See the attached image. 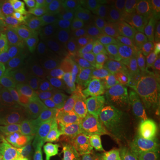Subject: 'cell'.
<instances>
[{"mask_svg": "<svg viewBox=\"0 0 160 160\" xmlns=\"http://www.w3.org/2000/svg\"><path fill=\"white\" fill-rule=\"evenodd\" d=\"M49 133L58 148L69 150L84 158H91L94 151L92 142L83 133L74 110L62 109L53 116L50 123Z\"/></svg>", "mask_w": 160, "mask_h": 160, "instance_id": "6da1fadb", "label": "cell"}, {"mask_svg": "<svg viewBox=\"0 0 160 160\" xmlns=\"http://www.w3.org/2000/svg\"><path fill=\"white\" fill-rule=\"evenodd\" d=\"M87 83L103 102L120 114L127 117L137 111L131 95L107 76L87 81Z\"/></svg>", "mask_w": 160, "mask_h": 160, "instance_id": "7a4b0ae2", "label": "cell"}, {"mask_svg": "<svg viewBox=\"0 0 160 160\" xmlns=\"http://www.w3.org/2000/svg\"><path fill=\"white\" fill-rule=\"evenodd\" d=\"M55 110L56 106L52 101L42 109L21 118L10 130L12 140L16 142L27 141L46 133Z\"/></svg>", "mask_w": 160, "mask_h": 160, "instance_id": "3957f363", "label": "cell"}, {"mask_svg": "<svg viewBox=\"0 0 160 160\" xmlns=\"http://www.w3.org/2000/svg\"><path fill=\"white\" fill-rule=\"evenodd\" d=\"M11 69L18 92H50V84L44 79L35 69L26 54L12 52L9 57Z\"/></svg>", "mask_w": 160, "mask_h": 160, "instance_id": "277c9868", "label": "cell"}, {"mask_svg": "<svg viewBox=\"0 0 160 160\" xmlns=\"http://www.w3.org/2000/svg\"><path fill=\"white\" fill-rule=\"evenodd\" d=\"M73 108L78 117L82 116H122L104 103L92 91L89 84L81 80L73 93Z\"/></svg>", "mask_w": 160, "mask_h": 160, "instance_id": "5b68a950", "label": "cell"}, {"mask_svg": "<svg viewBox=\"0 0 160 160\" xmlns=\"http://www.w3.org/2000/svg\"><path fill=\"white\" fill-rule=\"evenodd\" d=\"M125 118L126 117L122 116L78 117V124L83 133L92 142L118 135Z\"/></svg>", "mask_w": 160, "mask_h": 160, "instance_id": "8992f818", "label": "cell"}, {"mask_svg": "<svg viewBox=\"0 0 160 160\" xmlns=\"http://www.w3.org/2000/svg\"><path fill=\"white\" fill-rule=\"evenodd\" d=\"M115 58L110 47L92 50L83 53L76 62V66L82 80L87 82L105 76Z\"/></svg>", "mask_w": 160, "mask_h": 160, "instance_id": "52a82bcc", "label": "cell"}, {"mask_svg": "<svg viewBox=\"0 0 160 160\" xmlns=\"http://www.w3.org/2000/svg\"><path fill=\"white\" fill-rule=\"evenodd\" d=\"M142 74V62L141 58H115L105 76L131 95L132 87Z\"/></svg>", "mask_w": 160, "mask_h": 160, "instance_id": "ba28073f", "label": "cell"}, {"mask_svg": "<svg viewBox=\"0 0 160 160\" xmlns=\"http://www.w3.org/2000/svg\"><path fill=\"white\" fill-rule=\"evenodd\" d=\"M26 55L40 76L48 83L65 71L77 69L76 62L63 60L54 52L45 48Z\"/></svg>", "mask_w": 160, "mask_h": 160, "instance_id": "9c48e42d", "label": "cell"}, {"mask_svg": "<svg viewBox=\"0 0 160 160\" xmlns=\"http://www.w3.org/2000/svg\"><path fill=\"white\" fill-rule=\"evenodd\" d=\"M46 47L63 60L73 62L86 52L85 46L78 35L67 32L59 27L55 29L53 38Z\"/></svg>", "mask_w": 160, "mask_h": 160, "instance_id": "30bf717a", "label": "cell"}, {"mask_svg": "<svg viewBox=\"0 0 160 160\" xmlns=\"http://www.w3.org/2000/svg\"><path fill=\"white\" fill-rule=\"evenodd\" d=\"M28 160H55L58 146L48 132L27 141H12Z\"/></svg>", "mask_w": 160, "mask_h": 160, "instance_id": "8fae6325", "label": "cell"}, {"mask_svg": "<svg viewBox=\"0 0 160 160\" xmlns=\"http://www.w3.org/2000/svg\"><path fill=\"white\" fill-rule=\"evenodd\" d=\"M93 27L106 30L117 29L126 17L124 1L106 0L103 6L91 15Z\"/></svg>", "mask_w": 160, "mask_h": 160, "instance_id": "7c38bea8", "label": "cell"}, {"mask_svg": "<svg viewBox=\"0 0 160 160\" xmlns=\"http://www.w3.org/2000/svg\"><path fill=\"white\" fill-rule=\"evenodd\" d=\"M78 83L77 69L65 71L49 82L51 91L57 102L62 107L69 105Z\"/></svg>", "mask_w": 160, "mask_h": 160, "instance_id": "4fadbf2b", "label": "cell"}, {"mask_svg": "<svg viewBox=\"0 0 160 160\" xmlns=\"http://www.w3.org/2000/svg\"><path fill=\"white\" fill-rule=\"evenodd\" d=\"M124 11L126 18L131 22H150V21L160 12L159 1H124Z\"/></svg>", "mask_w": 160, "mask_h": 160, "instance_id": "5bb4252c", "label": "cell"}, {"mask_svg": "<svg viewBox=\"0 0 160 160\" xmlns=\"http://www.w3.org/2000/svg\"><path fill=\"white\" fill-rule=\"evenodd\" d=\"M0 17L11 33L23 31L29 24L25 12L16 0L0 1Z\"/></svg>", "mask_w": 160, "mask_h": 160, "instance_id": "9a60e30c", "label": "cell"}, {"mask_svg": "<svg viewBox=\"0 0 160 160\" xmlns=\"http://www.w3.org/2000/svg\"><path fill=\"white\" fill-rule=\"evenodd\" d=\"M131 97L135 103L137 111L146 112L153 110L157 101L152 78L142 74L132 87Z\"/></svg>", "mask_w": 160, "mask_h": 160, "instance_id": "2e32d148", "label": "cell"}, {"mask_svg": "<svg viewBox=\"0 0 160 160\" xmlns=\"http://www.w3.org/2000/svg\"><path fill=\"white\" fill-rule=\"evenodd\" d=\"M51 96V91H21L18 92L14 103L21 118H23L52 102L53 100Z\"/></svg>", "mask_w": 160, "mask_h": 160, "instance_id": "e0dca14e", "label": "cell"}, {"mask_svg": "<svg viewBox=\"0 0 160 160\" xmlns=\"http://www.w3.org/2000/svg\"><path fill=\"white\" fill-rule=\"evenodd\" d=\"M19 3L30 24L38 25L47 30H53L58 27L56 23L51 20L47 4L38 0H20Z\"/></svg>", "mask_w": 160, "mask_h": 160, "instance_id": "ac0fdd59", "label": "cell"}, {"mask_svg": "<svg viewBox=\"0 0 160 160\" xmlns=\"http://www.w3.org/2000/svg\"><path fill=\"white\" fill-rule=\"evenodd\" d=\"M146 120L138 111L127 116L120 127L118 135L123 138L129 146L142 145L145 134Z\"/></svg>", "mask_w": 160, "mask_h": 160, "instance_id": "d6986e66", "label": "cell"}, {"mask_svg": "<svg viewBox=\"0 0 160 160\" xmlns=\"http://www.w3.org/2000/svg\"><path fill=\"white\" fill-rule=\"evenodd\" d=\"M78 35L79 38L85 46L86 52L92 50L110 47L117 39L114 30H106L92 27Z\"/></svg>", "mask_w": 160, "mask_h": 160, "instance_id": "ffe728a7", "label": "cell"}, {"mask_svg": "<svg viewBox=\"0 0 160 160\" xmlns=\"http://www.w3.org/2000/svg\"><path fill=\"white\" fill-rule=\"evenodd\" d=\"M92 145L94 151L123 159H125L126 151L129 148V144L118 134L99 142H94Z\"/></svg>", "mask_w": 160, "mask_h": 160, "instance_id": "44dd1931", "label": "cell"}, {"mask_svg": "<svg viewBox=\"0 0 160 160\" xmlns=\"http://www.w3.org/2000/svg\"><path fill=\"white\" fill-rule=\"evenodd\" d=\"M18 89L9 65L0 72V108L15 102Z\"/></svg>", "mask_w": 160, "mask_h": 160, "instance_id": "7402d4cb", "label": "cell"}, {"mask_svg": "<svg viewBox=\"0 0 160 160\" xmlns=\"http://www.w3.org/2000/svg\"><path fill=\"white\" fill-rule=\"evenodd\" d=\"M149 22H133L126 17L114 32L118 38L144 41L149 36Z\"/></svg>", "mask_w": 160, "mask_h": 160, "instance_id": "603a6c76", "label": "cell"}, {"mask_svg": "<svg viewBox=\"0 0 160 160\" xmlns=\"http://www.w3.org/2000/svg\"><path fill=\"white\" fill-rule=\"evenodd\" d=\"M8 44L11 47L12 53L17 52L22 54H31L45 48L24 31L11 33Z\"/></svg>", "mask_w": 160, "mask_h": 160, "instance_id": "cb8c5ba5", "label": "cell"}, {"mask_svg": "<svg viewBox=\"0 0 160 160\" xmlns=\"http://www.w3.org/2000/svg\"><path fill=\"white\" fill-rule=\"evenodd\" d=\"M144 41L117 38L110 46L114 52L115 57L122 59L141 58V52Z\"/></svg>", "mask_w": 160, "mask_h": 160, "instance_id": "d4e9b609", "label": "cell"}, {"mask_svg": "<svg viewBox=\"0 0 160 160\" xmlns=\"http://www.w3.org/2000/svg\"><path fill=\"white\" fill-rule=\"evenodd\" d=\"M56 25L59 28L69 30L74 34H80L93 27L91 15H68L60 17L57 20Z\"/></svg>", "mask_w": 160, "mask_h": 160, "instance_id": "484cf974", "label": "cell"}, {"mask_svg": "<svg viewBox=\"0 0 160 160\" xmlns=\"http://www.w3.org/2000/svg\"><path fill=\"white\" fill-rule=\"evenodd\" d=\"M158 141H159L158 132L146 121L145 134L142 144L143 160H152L155 149L158 144Z\"/></svg>", "mask_w": 160, "mask_h": 160, "instance_id": "4316f807", "label": "cell"}, {"mask_svg": "<svg viewBox=\"0 0 160 160\" xmlns=\"http://www.w3.org/2000/svg\"><path fill=\"white\" fill-rule=\"evenodd\" d=\"M160 57V39L149 35L144 40L141 52V60L143 63L149 62Z\"/></svg>", "mask_w": 160, "mask_h": 160, "instance_id": "83f0119b", "label": "cell"}, {"mask_svg": "<svg viewBox=\"0 0 160 160\" xmlns=\"http://www.w3.org/2000/svg\"><path fill=\"white\" fill-rule=\"evenodd\" d=\"M54 30L55 29L47 30L38 25H34V24L29 23L23 31L27 35H29L30 38H32L35 41H37L41 46L46 47L51 42L52 38H53Z\"/></svg>", "mask_w": 160, "mask_h": 160, "instance_id": "f1b7e54d", "label": "cell"}, {"mask_svg": "<svg viewBox=\"0 0 160 160\" xmlns=\"http://www.w3.org/2000/svg\"><path fill=\"white\" fill-rule=\"evenodd\" d=\"M20 119L21 116L18 112L15 103L0 108V125L11 130Z\"/></svg>", "mask_w": 160, "mask_h": 160, "instance_id": "f546056e", "label": "cell"}, {"mask_svg": "<svg viewBox=\"0 0 160 160\" xmlns=\"http://www.w3.org/2000/svg\"><path fill=\"white\" fill-rule=\"evenodd\" d=\"M69 15H90V0H70Z\"/></svg>", "mask_w": 160, "mask_h": 160, "instance_id": "4dcf8cb0", "label": "cell"}, {"mask_svg": "<svg viewBox=\"0 0 160 160\" xmlns=\"http://www.w3.org/2000/svg\"><path fill=\"white\" fill-rule=\"evenodd\" d=\"M47 3L50 5L54 12L61 17L69 15L71 9L70 0H48Z\"/></svg>", "mask_w": 160, "mask_h": 160, "instance_id": "1f68e13d", "label": "cell"}, {"mask_svg": "<svg viewBox=\"0 0 160 160\" xmlns=\"http://www.w3.org/2000/svg\"><path fill=\"white\" fill-rule=\"evenodd\" d=\"M0 160H28V158L19 149L17 145L11 141L9 148L0 157Z\"/></svg>", "mask_w": 160, "mask_h": 160, "instance_id": "d6a6232c", "label": "cell"}, {"mask_svg": "<svg viewBox=\"0 0 160 160\" xmlns=\"http://www.w3.org/2000/svg\"><path fill=\"white\" fill-rule=\"evenodd\" d=\"M142 74L154 78L160 75V57L152 60L149 62H142Z\"/></svg>", "mask_w": 160, "mask_h": 160, "instance_id": "836d02e7", "label": "cell"}, {"mask_svg": "<svg viewBox=\"0 0 160 160\" xmlns=\"http://www.w3.org/2000/svg\"><path fill=\"white\" fill-rule=\"evenodd\" d=\"M11 141L12 135L10 130L6 126L0 125V157L9 148Z\"/></svg>", "mask_w": 160, "mask_h": 160, "instance_id": "e575fe53", "label": "cell"}, {"mask_svg": "<svg viewBox=\"0 0 160 160\" xmlns=\"http://www.w3.org/2000/svg\"><path fill=\"white\" fill-rule=\"evenodd\" d=\"M144 119L146 120L149 124L154 127L157 131L160 133V114L158 113L155 110H150V111H146V112H140Z\"/></svg>", "mask_w": 160, "mask_h": 160, "instance_id": "d590c367", "label": "cell"}, {"mask_svg": "<svg viewBox=\"0 0 160 160\" xmlns=\"http://www.w3.org/2000/svg\"><path fill=\"white\" fill-rule=\"evenodd\" d=\"M126 160H143L142 145H132L129 146L126 151Z\"/></svg>", "mask_w": 160, "mask_h": 160, "instance_id": "8d00e7d4", "label": "cell"}, {"mask_svg": "<svg viewBox=\"0 0 160 160\" xmlns=\"http://www.w3.org/2000/svg\"><path fill=\"white\" fill-rule=\"evenodd\" d=\"M55 160H85V158L69 150L59 148L56 152Z\"/></svg>", "mask_w": 160, "mask_h": 160, "instance_id": "74e56055", "label": "cell"}, {"mask_svg": "<svg viewBox=\"0 0 160 160\" xmlns=\"http://www.w3.org/2000/svg\"><path fill=\"white\" fill-rule=\"evenodd\" d=\"M149 35L154 36L160 39V12L150 21L149 27Z\"/></svg>", "mask_w": 160, "mask_h": 160, "instance_id": "f35d334b", "label": "cell"}, {"mask_svg": "<svg viewBox=\"0 0 160 160\" xmlns=\"http://www.w3.org/2000/svg\"><path fill=\"white\" fill-rule=\"evenodd\" d=\"M12 53V49L8 42L0 38V56H7Z\"/></svg>", "mask_w": 160, "mask_h": 160, "instance_id": "ab89813d", "label": "cell"}, {"mask_svg": "<svg viewBox=\"0 0 160 160\" xmlns=\"http://www.w3.org/2000/svg\"><path fill=\"white\" fill-rule=\"evenodd\" d=\"M10 37H11V32L6 28L2 18L0 17V38L8 42L10 39Z\"/></svg>", "mask_w": 160, "mask_h": 160, "instance_id": "60d3db41", "label": "cell"}, {"mask_svg": "<svg viewBox=\"0 0 160 160\" xmlns=\"http://www.w3.org/2000/svg\"><path fill=\"white\" fill-rule=\"evenodd\" d=\"M92 157L95 160H126L123 159V158H116L113 156H109V155H103L100 152H97V151H93Z\"/></svg>", "mask_w": 160, "mask_h": 160, "instance_id": "b9f144b4", "label": "cell"}, {"mask_svg": "<svg viewBox=\"0 0 160 160\" xmlns=\"http://www.w3.org/2000/svg\"><path fill=\"white\" fill-rule=\"evenodd\" d=\"M106 0H90V15L101 8Z\"/></svg>", "mask_w": 160, "mask_h": 160, "instance_id": "7bdbcfd3", "label": "cell"}, {"mask_svg": "<svg viewBox=\"0 0 160 160\" xmlns=\"http://www.w3.org/2000/svg\"><path fill=\"white\" fill-rule=\"evenodd\" d=\"M152 81H153V86H154L156 99L158 100V98H160V75L154 78Z\"/></svg>", "mask_w": 160, "mask_h": 160, "instance_id": "ee69618b", "label": "cell"}, {"mask_svg": "<svg viewBox=\"0 0 160 160\" xmlns=\"http://www.w3.org/2000/svg\"><path fill=\"white\" fill-rule=\"evenodd\" d=\"M9 57H10V55L0 56V72L2 71V69H3L4 67H6V65L9 64Z\"/></svg>", "mask_w": 160, "mask_h": 160, "instance_id": "f6af8a7d", "label": "cell"}, {"mask_svg": "<svg viewBox=\"0 0 160 160\" xmlns=\"http://www.w3.org/2000/svg\"><path fill=\"white\" fill-rule=\"evenodd\" d=\"M152 160H160V133H159V141H158V144L157 146V148L155 149L154 154H153V158Z\"/></svg>", "mask_w": 160, "mask_h": 160, "instance_id": "bcb514c9", "label": "cell"}, {"mask_svg": "<svg viewBox=\"0 0 160 160\" xmlns=\"http://www.w3.org/2000/svg\"><path fill=\"white\" fill-rule=\"evenodd\" d=\"M153 110L155 111H160V98H158L157 101H156V102H155L154 105V108H153Z\"/></svg>", "mask_w": 160, "mask_h": 160, "instance_id": "7dc6e473", "label": "cell"}, {"mask_svg": "<svg viewBox=\"0 0 160 160\" xmlns=\"http://www.w3.org/2000/svg\"><path fill=\"white\" fill-rule=\"evenodd\" d=\"M85 160H95L94 158H85Z\"/></svg>", "mask_w": 160, "mask_h": 160, "instance_id": "c3c4849f", "label": "cell"}, {"mask_svg": "<svg viewBox=\"0 0 160 160\" xmlns=\"http://www.w3.org/2000/svg\"><path fill=\"white\" fill-rule=\"evenodd\" d=\"M158 113H159V114H160V111H158Z\"/></svg>", "mask_w": 160, "mask_h": 160, "instance_id": "681fc988", "label": "cell"}, {"mask_svg": "<svg viewBox=\"0 0 160 160\" xmlns=\"http://www.w3.org/2000/svg\"><path fill=\"white\" fill-rule=\"evenodd\" d=\"M159 6H160V1H159Z\"/></svg>", "mask_w": 160, "mask_h": 160, "instance_id": "f907efd6", "label": "cell"}]
</instances>
